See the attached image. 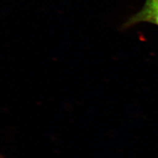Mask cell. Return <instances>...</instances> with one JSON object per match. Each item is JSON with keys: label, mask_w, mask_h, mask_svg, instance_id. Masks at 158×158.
Listing matches in <instances>:
<instances>
[{"label": "cell", "mask_w": 158, "mask_h": 158, "mask_svg": "<svg viewBox=\"0 0 158 158\" xmlns=\"http://www.w3.org/2000/svg\"><path fill=\"white\" fill-rule=\"evenodd\" d=\"M154 1H156V2L157 3H158V0H154Z\"/></svg>", "instance_id": "obj_2"}, {"label": "cell", "mask_w": 158, "mask_h": 158, "mask_svg": "<svg viewBox=\"0 0 158 158\" xmlns=\"http://www.w3.org/2000/svg\"><path fill=\"white\" fill-rule=\"evenodd\" d=\"M142 21L150 22L158 25V3L154 0H148L141 11L131 18L129 23Z\"/></svg>", "instance_id": "obj_1"}]
</instances>
